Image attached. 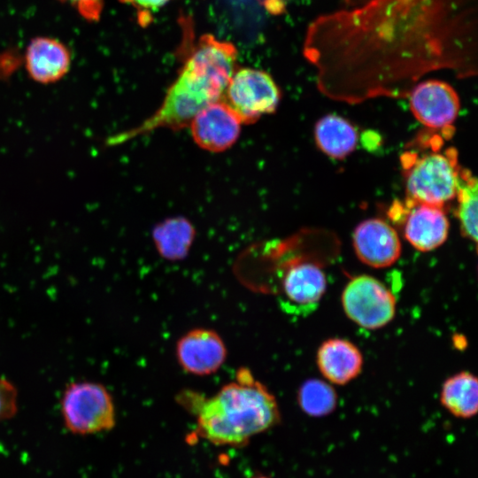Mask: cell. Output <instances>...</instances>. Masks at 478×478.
Instances as JSON below:
<instances>
[{
  "label": "cell",
  "mask_w": 478,
  "mask_h": 478,
  "mask_svg": "<svg viewBox=\"0 0 478 478\" xmlns=\"http://www.w3.org/2000/svg\"><path fill=\"white\" fill-rule=\"evenodd\" d=\"M319 16L304 55L317 85L335 100L405 97L422 76L477 73V0H345Z\"/></svg>",
  "instance_id": "1"
},
{
  "label": "cell",
  "mask_w": 478,
  "mask_h": 478,
  "mask_svg": "<svg viewBox=\"0 0 478 478\" xmlns=\"http://www.w3.org/2000/svg\"><path fill=\"white\" fill-rule=\"evenodd\" d=\"M175 399L195 417L196 433L216 445L243 446L281 420L275 397L246 367L212 396L188 389Z\"/></svg>",
  "instance_id": "2"
},
{
  "label": "cell",
  "mask_w": 478,
  "mask_h": 478,
  "mask_svg": "<svg viewBox=\"0 0 478 478\" xmlns=\"http://www.w3.org/2000/svg\"><path fill=\"white\" fill-rule=\"evenodd\" d=\"M236 49L212 35H204L169 88L159 108L138 127L118 135L117 143L158 128L179 129L189 125L205 106L222 99L235 71Z\"/></svg>",
  "instance_id": "3"
},
{
  "label": "cell",
  "mask_w": 478,
  "mask_h": 478,
  "mask_svg": "<svg viewBox=\"0 0 478 478\" xmlns=\"http://www.w3.org/2000/svg\"><path fill=\"white\" fill-rule=\"evenodd\" d=\"M431 151L419 154L410 150L401 157L405 176L406 202L439 207L456 197L461 168L457 150H439L442 139L434 136L429 142Z\"/></svg>",
  "instance_id": "4"
},
{
  "label": "cell",
  "mask_w": 478,
  "mask_h": 478,
  "mask_svg": "<svg viewBox=\"0 0 478 478\" xmlns=\"http://www.w3.org/2000/svg\"><path fill=\"white\" fill-rule=\"evenodd\" d=\"M60 413L66 428L73 435H95L112 430L116 425L113 397L97 382L66 384L61 395Z\"/></svg>",
  "instance_id": "5"
},
{
  "label": "cell",
  "mask_w": 478,
  "mask_h": 478,
  "mask_svg": "<svg viewBox=\"0 0 478 478\" xmlns=\"http://www.w3.org/2000/svg\"><path fill=\"white\" fill-rule=\"evenodd\" d=\"M346 316L366 329H378L395 317L397 301L394 294L378 279L360 274L352 277L341 297Z\"/></svg>",
  "instance_id": "6"
},
{
  "label": "cell",
  "mask_w": 478,
  "mask_h": 478,
  "mask_svg": "<svg viewBox=\"0 0 478 478\" xmlns=\"http://www.w3.org/2000/svg\"><path fill=\"white\" fill-rule=\"evenodd\" d=\"M222 100L242 123H251L275 111L280 102V89L267 73L242 68L232 74Z\"/></svg>",
  "instance_id": "7"
},
{
  "label": "cell",
  "mask_w": 478,
  "mask_h": 478,
  "mask_svg": "<svg viewBox=\"0 0 478 478\" xmlns=\"http://www.w3.org/2000/svg\"><path fill=\"white\" fill-rule=\"evenodd\" d=\"M326 289V275L318 265L308 261L292 262L281 277L279 305L290 314H309L319 305Z\"/></svg>",
  "instance_id": "8"
},
{
  "label": "cell",
  "mask_w": 478,
  "mask_h": 478,
  "mask_svg": "<svg viewBox=\"0 0 478 478\" xmlns=\"http://www.w3.org/2000/svg\"><path fill=\"white\" fill-rule=\"evenodd\" d=\"M413 116L432 129L451 128L458 117L460 102L447 82L426 80L417 83L407 95Z\"/></svg>",
  "instance_id": "9"
},
{
  "label": "cell",
  "mask_w": 478,
  "mask_h": 478,
  "mask_svg": "<svg viewBox=\"0 0 478 478\" xmlns=\"http://www.w3.org/2000/svg\"><path fill=\"white\" fill-rule=\"evenodd\" d=\"M175 356L179 366L187 374L207 376L223 366L227 349L217 331L208 328H196L177 340Z\"/></svg>",
  "instance_id": "10"
},
{
  "label": "cell",
  "mask_w": 478,
  "mask_h": 478,
  "mask_svg": "<svg viewBox=\"0 0 478 478\" xmlns=\"http://www.w3.org/2000/svg\"><path fill=\"white\" fill-rule=\"evenodd\" d=\"M242 121L222 99L202 109L190 121L194 141L201 148L222 151L233 145L240 134Z\"/></svg>",
  "instance_id": "11"
},
{
  "label": "cell",
  "mask_w": 478,
  "mask_h": 478,
  "mask_svg": "<svg viewBox=\"0 0 478 478\" xmlns=\"http://www.w3.org/2000/svg\"><path fill=\"white\" fill-rule=\"evenodd\" d=\"M358 258L374 268L392 266L401 255V242L397 231L381 219L360 222L352 235Z\"/></svg>",
  "instance_id": "12"
},
{
  "label": "cell",
  "mask_w": 478,
  "mask_h": 478,
  "mask_svg": "<svg viewBox=\"0 0 478 478\" xmlns=\"http://www.w3.org/2000/svg\"><path fill=\"white\" fill-rule=\"evenodd\" d=\"M404 235L412 247L430 251L440 247L449 235V221L443 207L406 202Z\"/></svg>",
  "instance_id": "13"
},
{
  "label": "cell",
  "mask_w": 478,
  "mask_h": 478,
  "mask_svg": "<svg viewBox=\"0 0 478 478\" xmlns=\"http://www.w3.org/2000/svg\"><path fill=\"white\" fill-rule=\"evenodd\" d=\"M363 356L352 342L340 337L325 340L316 354V364L330 383L345 385L355 379L363 367Z\"/></svg>",
  "instance_id": "14"
},
{
  "label": "cell",
  "mask_w": 478,
  "mask_h": 478,
  "mask_svg": "<svg viewBox=\"0 0 478 478\" xmlns=\"http://www.w3.org/2000/svg\"><path fill=\"white\" fill-rule=\"evenodd\" d=\"M70 65L68 49L54 38L36 37L27 47L26 70L30 78L38 83L58 81L67 73Z\"/></svg>",
  "instance_id": "15"
},
{
  "label": "cell",
  "mask_w": 478,
  "mask_h": 478,
  "mask_svg": "<svg viewBox=\"0 0 478 478\" xmlns=\"http://www.w3.org/2000/svg\"><path fill=\"white\" fill-rule=\"evenodd\" d=\"M442 405L453 416L470 419L478 410V380L474 374L461 371L447 378L440 393Z\"/></svg>",
  "instance_id": "16"
},
{
  "label": "cell",
  "mask_w": 478,
  "mask_h": 478,
  "mask_svg": "<svg viewBox=\"0 0 478 478\" xmlns=\"http://www.w3.org/2000/svg\"><path fill=\"white\" fill-rule=\"evenodd\" d=\"M315 142L326 155L343 158L357 145L358 134L355 127L345 119L328 114L322 117L315 126Z\"/></svg>",
  "instance_id": "17"
},
{
  "label": "cell",
  "mask_w": 478,
  "mask_h": 478,
  "mask_svg": "<svg viewBox=\"0 0 478 478\" xmlns=\"http://www.w3.org/2000/svg\"><path fill=\"white\" fill-rule=\"evenodd\" d=\"M152 237L162 258L169 261H179L188 255L194 241L195 229L189 220L173 218L156 227Z\"/></svg>",
  "instance_id": "18"
},
{
  "label": "cell",
  "mask_w": 478,
  "mask_h": 478,
  "mask_svg": "<svg viewBox=\"0 0 478 478\" xmlns=\"http://www.w3.org/2000/svg\"><path fill=\"white\" fill-rule=\"evenodd\" d=\"M300 409L311 417H324L337 406V394L332 385L323 380L311 378L305 381L297 390Z\"/></svg>",
  "instance_id": "19"
},
{
  "label": "cell",
  "mask_w": 478,
  "mask_h": 478,
  "mask_svg": "<svg viewBox=\"0 0 478 478\" xmlns=\"http://www.w3.org/2000/svg\"><path fill=\"white\" fill-rule=\"evenodd\" d=\"M458 199L457 217L463 235L477 242V181L467 170L461 169Z\"/></svg>",
  "instance_id": "20"
},
{
  "label": "cell",
  "mask_w": 478,
  "mask_h": 478,
  "mask_svg": "<svg viewBox=\"0 0 478 478\" xmlns=\"http://www.w3.org/2000/svg\"><path fill=\"white\" fill-rule=\"evenodd\" d=\"M19 410V391L6 377H0V423L13 418Z\"/></svg>",
  "instance_id": "21"
},
{
  "label": "cell",
  "mask_w": 478,
  "mask_h": 478,
  "mask_svg": "<svg viewBox=\"0 0 478 478\" xmlns=\"http://www.w3.org/2000/svg\"><path fill=\"white\" fill-rule=\"evenodd\" d=\"M73 6L78 12L89 21L97 20L101 15L104 0H62Z\"/></svg>",
  "instance_id": "22"
},
{
  "label": "cell",
  "mask_w": 478,
  "mask_h": 478,
  "mask_svg": "<svg viewBox=\"0 0 478 478\" xmlns=\"http://www.w3.org/2000/svg\"><path fill=\"white\" fill-rule=\"evenodd\" d=\"M132 4L139 11H157L165 5L168 0H122Z\"/></svg>",
  "instance_id": "23"
},
{
  "label": "cell",
  "mask_w": 478,
  "mask_h": 478,
  "mask_svg": "<svg viewBox=\"0 0 478 478\" xmlns=\"http://www.w3.org/2000/svg\"><path fill=\"white\" fill-rule=\"evenodd\" d=\"M255 478H267V477L263 476V475H259V476H257V477H255Z\"/></svg>",
  "instance_id": "24"
}]
</instances>
